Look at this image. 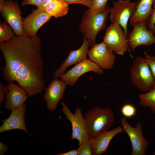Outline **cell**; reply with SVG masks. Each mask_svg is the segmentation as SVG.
Listing matches in <instances>:
<instances>
[{"mask_svg":"<svg viewBox=\"0 0 155 155\" xmlns=\"http://www.w3.org/2000/svg\"><path fill=\"white\" fill-rule=\"evenodd\" d=\"M41 46L39 37L24 34L16 35L11 40L0 43L5 60L3 78L8 83L16 82L29 97L45 89Z\"/></svg>","mask_w":155,"mask_h":155,"instance_id":"obj_1","label":"cell"},{"mask_svg":"<svg viewBox=\"0 0 155 155\" xmlns=\"http://www.w3.org/2000/svg\"><path fill=\"white\" fill-rule=\"evenodd\" d=\"M110 7L104 11H96L88 9L85 11L79 26L80 31L92 47L96 43L98 34L106 27Z\"/></svg>","mask_w":155,"mask_h":155,"instance_id":"obj_2","label":"cell"},{"mask_svg":"<svg viewBox=\"0 0 155 155\" xmlns=\"http://www.w3.org/2000/svg\"><path fill=\"white\" fill-rule=\"evenodd\" d=\"M84 116L90 138L109 130L115 120L113 112L109 107L95 106L88 111Z\"/></svg>","mask_w":155,"mask_h":155,"instance_id":"obj_3","label":"cell"},{"mask_svg":"<svg viewBox=\"0 0 155 155\" xmlns=\"http://www.w3.org/2000/svg\"><path fill=\"white\" fill-rule=\"evenodd\" d=\"M132 84L139 90L147 92L155 87V82L149 66L145 58L137 57L130 71Z\"/></svg>","mask_w":155,"mask_h":155,"instance_id":"obj_4","label":"cell"},{"mask_svg":"<svg viewBox=\"0 0 155 155\" xmlns=\"http://www.w3.org/2000/svg\"><path fill=\"white\" fill-rule=\"evenodd\" d=\"M113 4V7L110 8L109 20L121 26L127 37L129 33L128 23L135 12L137 3L131 0H118L114 1Z\"/></svg>","mask_w":155,"mask_h":155,"instance_id":"obj_5","label":"cell"},{"mask_svg":"<svg viewBox=\"0 0 155 155\" xmlns=\"http://www.w3.org/2000/svg\"><path fill=\"white\" fill-rule=\"evenodd\" d=\"M60 104L62 106L61 110L63 113L71 123L72 132L71 138L72 140H78V146L83 141L88 140L90 137L87 132L86 123L82 109L80 108H77L73 114L63 101L60 102Z\"/></svg>","mask_w":155,"mask_h":155,"instance_id":"obj_6","label":"cell"},{"mask_svg":"<svg viewBox=\"0 0 155 155\" xmlns=\"http://www.w3.org/2000/svg\"><path fill=\"white\" fill-rule=\"evenodd\" d=\"M103 42L113 51L123 55L128 50L127 37L119 24H111L106 29Z\"/></svg>","mask_w":155,"mask_h":155,"instance_id":"obj_7","label":"cell"},{"mask_svg":"<svg viewBox=\"0 0 155 155\" xmlns=\"http://www.w3.org/2000/svg\"><path fill=\"white\" fill-rule=\"evenodd\" d=\"M0 13L16 35L24 34L22 10L18 3L12 0H0Z\"/></svg>","mask_w":155,"mask_h":155,"instance_id":"obj_8","label":"cell"},{"mask_svg":"<svg viewBox=\"0 0 155 155\" xmlns=\"http://www.w3.org/2000/svg\"><path fill=\"white\" fill-rule=\"evenodd\" d=\"M120 121L123 131L127 134L131 142L132 149L131 155H145L149 143L143 135L142 124L137 123L136 127H133L124 116Z\"/></svg>","mask_w":155,"mask_h":155,"instance_id":"obj_9","label":"cell"},{"mask_svg":"<svg viewBox=\"0 0 155 155\" xmlns=\"http://www.w3.org/2000/svg\"><path fill=\"white\" fill-rule=\"evenodd\" d=\"M90 71L101 75L104 73L102 69L98 65L90 59H87L76 64L59 78L67 85L72 87L81 75Z\"/></svg>","mask_w":155,"mask_h":155,"instance_id":"obj_10","label":"cell"},{"mask_svg":"<svg viewBox=\"0 0 155 155\" xmlns=\"http://www.w3.org/2000/svg\"><path fill=\"white\" fill-rule=\"evenodd\" d=\"M88 56L89 59L102 69L112 68L115 60L113 51L102 42L95 44L88 50Z\"/></svg>","mask_w":155,"mask_h":155,"instance_id":"obj_11","label":"cell"},{"mask_svg":"<svg viewBox=\"0 0 155 155\" xmlns=\"http://www.w3.org/2000/svg\"><path fill=\"white\" fill-rule=\"evenodd\" d=\"M147 26L138 24L133 27L127 37L128 46L133 53L138 46H149L155 44L154 34L147 28Z\"/></svg>","mask_w":155,"mask_h":155,"instance_id":"obj_12","label":"cell"},{"mask_svg":"<svg viewBox=\"0 0 155 155\" xmlns=\"http://www.w3.org/2000/svg\"><path fill=\"white\" fill-rule=\"evenodd\" d=\"M51 16L44 10L37 8L23 20V29L24 35L31 36H36L40 28L49 21Z\"/></svg>","mask_w":155,"mask_h":155,"instance_id":"obj_13","label":"cell"},{"mask_svg":"<svg viewBox=\"0 0 155 155\" xmlns=\"http://www.w3.org/2000/svg\"><path fill=\"white\" fill-rule=\"evenodd\" d=\"M67 84L63 81L55 78L45 89L44 95L47 108L50 111L55 110L59 101L62 99L66 89Z\"/></svg>","mask_w":155,"mask_h":155,"instance_id":"obj_14","label":"cell"},{"mask_svg":"<svg viewBox=\"0 0 155 155\" xmlns=\"http://www.w3.org/2000/svg\"><path fill=\"white\" fill-rule=\"evenodd\" d=\"M90 46L88 41L84 38L83 43L81 47L77 50H71L59 67L55 71L53 74L54 78H58L64 74L67 68L69 66L77 64L87 59Z\"/></svg>","mask_w":155,"mask_h":155,"instance_id":"obj_15","label":"cell"},{"mask_svg":"<svg viewBox=\"0 0 155 155\" xmlns=\"http://www.w3.org/2000/svg\"><path fill=\"white\" fill-rule=\"evenodd\" d=\"M123 131L121 125L111 130L105 131L89 140L92 148V155H101L108 150L109 144L117 135Z\"/></svg>","mask_w":155,"mask_h":155,"instance_id":"obj_16","label":"cell"},{"mask_svg":"<svg viewBox=\"0 0 155 155\" xmlns=\"http://www.w3.org/2000/svg\"><path fill=\"white\" fill-rule=\"evenodd\" d=\"M26 107L25 104L21 107L12 110L9 117L2 121L0 133L14 129L22 130L30 135L26 126L25 115Z\"/></svg>","mask_w":155,"mask_h":155,"instance_id":"obj_17","label":"cell"},{"mask_svg":"<svg viewBox=\"0 0 155 155\" xmlns=\"http://www.w3.org/2000/svg\"><path fill=\"white\" fill-rule=\"evenodd\" d=\"M8 91L5 95V107L9 111L18 108L22 105L29 97L26 92L13 82L7 84Z\"/></svg>","mask_w":155,"mask_h":155,"instance_id":"obj_18","label":"cell"},{"mask_svg":"<svg viewBox=\"0 0 155 155\" xmlns=\"http://www.w3.org/2000/svg\"><path fill=\"white\" fill-rule=\"evenodd\" d=\"M154 0H139L137 3L136 9L130 19L129 23L133 27L138 24L148 26L152 11Z\"/></svg>","mask_w":155,"mask_h":155,"instance_id":"obj_19","label":"cell"},{"mask_svg":"<svg viewBox=\"0 0 155 155\" xmlns=\"http://www.w3.org/2000/svg\"><path fill=\"white\" fill-rule=\"evenodd\" d=\"M68 10L69 5L63 0H53L44 9L47 13L56 18L65 15Z\"/></svg>","mask_w":155,"mask_h":155,"instance_id":"obj_20","label":"cell"},{"mask_svg":"<svg viewBox=\"0 0 155 155\" xmlns=\"http://www.w3.org/2000/svg\"><path fill=\"white\" fill-rule=\"evenodd\" d=\"M138 96L140 104L144 107L150 108L155 114V87L145 93L139 94Z\"/></svg>","mask_w":155,"mask_h":155,"instance_id":"obj_21","label":"cell"},{"mask_svg":"<svg viewBox=\"0 0 155 155\" xmlns=\"http://www.w3.org/2000/svg\"><path fill=\"white\" fill-rule=\"evenodd\" d=\"M15 34L12 28L6 22H0V43L11 40L15 36Z\"/></svg>","mask_w":155,"mask_h":155,"instance_id":"obj_22","label":"cell"},{"mask_svg":"<svg viewBox=\"0 0 155 155\" xmlns=\"http://www.w3.org/2000/svg\"><path fill=\"white\" fill-rule=\"evenodd\" d=\"M121 111L122 115L125 118H130L134 117L136 114L135 107L130 104H126L121 107Z\"/></svg>","mask_w":155,"mask_h":155,"instance_id":"obj_23","label":"cell"},{"mask_svg":"<svg viewBox=\"0 0 155 155\" xmlns=\"http://www.w3.org/2000/svg\"><path fill=\"white\" fill-rule=\"evenodd\" d=\"M77 149L78 155H92V150L89 140L82 142Z\"/></svg>","mask_w":155,"mask_h":155,"instance_id":"obj_24","label":"cell"},{"mask_svg":"<svg viewBox=\"0 0 155 155\" xmlns=\"http://www.w3.org/2000/svg\"><path fill=\"white\" fill-rule=\"evenodd\" d=\"M108 0H93L90 8L91 10L94 11H104L106 9L108 5L107 2Z\"/></svg>","mask_w":155,"mask_h":155,"instance_id":"obj_25","label":"cell"},{"mask_svg":"<svg viewBox=\"0 0 155 155\" xmlns=\"http://www.w3.org/2000/svg\"><path fill=\"white\" fill-rule=\"evenodd\" d=\"M144 53V58L149 66L155 82V56H151L145 52Z\"/></svg>","mask_w":155,"mask_h":155,"instance_id":"obj_26","label":"cell"},{"mask_svg":"<svg viewBox=\"0 0 155 155\" xmlns=\"http://www.w3.org/2000/svg\"><path fill=\"white\" fill-rule=\"evenodd\" d=\"M155 0L152 5V11L148 26V29L155 34Z\"/></svg>","mask_w":155,"mask_h":155,"instance_id":"obj_27","label":"cell"},{"mask_svg":"<svg viewBox=\"0 0 155 155\" xmlns=\"http://www.w3.org/2000/svg\"><path fill=\"white\" fill-rule=\"evenodd\" d=\"M69 5L70 4L77 3L83 5L90 9L93 0H63Z\"/></svg>","mask_w":155,"mask_h":155,"instance_id":"obj_28","label":"cell"},{"mask_svg":"<svg viewBox=\"0 0 155 155\" xmlns=\"http://www.w3.org/2000/svg\"><path fill=\"white\" fill-rule=\"evenodd\" d=\"M43 0H23L21 3V5L22 6H24L28 5H33L38 7L41 5Z\"/></svg>","mask_w":155,"mask_h":155,"instance_id":"obj_29","label":"cell"},{"mask_svg":"<svg viewBox=\"0 0 155 155\" xmlns=\"http://www.w3.org/2000/svg\"><path fill=\"white\" fill-rule=\"evenodd\" d=\"M8 91V89L7 86L3 85L1 82H0V104L3 102L4 97Z\"/></svg>","mask_w":155,"mask_h":155,"instance_id":"obj_30","label":"cell"},{"mask_svg":"<svg viewBox=\"0 0 155 155\" xmlns=\"http://www.w3.org/2000/svg\"><path fill=\"white\" fill-rule=\"evenodd\" d=\"M9 147L3 143L1 141L0 142V155H3L4 153L8 151Z\"/></svg>","mask_w":155,"mask_h":155,"instance_id":"obj_31","label":"cell"},{"mask_svg":"<svg viewBox=\"0 0 155 155\" xmlns=\"http://www.w3.org/2000/svg\"><path fill=\"white\" fill-rule=\"evenodd\" d=\"M57 155H78L77 150L73 149L69 151L62 153H58Z\"/></svg>","mask_w":155,"mask_h":155,"instance_id":"obj_32","label":"cell"},{"mask_svg":"<svg viewBox=\"0 0 155 155\" xmlns=\"http://www.w3.org/2000/svg\"><path fill=\"white\" fill-rule=\"evenodd\" d=\"M53 0H44L41 5L37 8L44 10L47 5Z\"/></svg>","mask_w":155,"mask_h":155,"instance_id":"obj_33","label":"cell"},{"mask_svg":"<svg viewBox=\"0 0 155 155\" xmlns=\"http://www.w3.org/2000/svg\"><path fill=\"white\" fill-rule=\"evenodd\" d=\"M152 155H155V150L153 153Z\"/></svg>","mask_w":155,"mask_h":155,"instance_id":"obj_34","label":"cell"}]
</instances>
